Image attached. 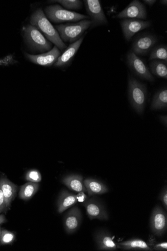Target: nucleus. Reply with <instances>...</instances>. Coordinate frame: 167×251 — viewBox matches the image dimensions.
<instances>
[{
  "label": "nucleus",
  "mask_w": 167,
  "mask_h": 251,
  "mask_svg": "<svg viewBox=\"0 0 167 251\" xmlns=\"http://www.w3.org/2000/svg\"><path fill=\"white\" fill-rule=\"evenodd\" d=\"M30 24L37 28L48 40L54 44L55 47L61 51L67 48L66 45L61 40L58 31L48 19L41 8L36 10L32 14Z\"/></svg>",
  "instance_id": "obj_1"
},
{
  "label": "nucleus",
  "mask_w": 167,
  "mask_h": 251,
  "mask_svg": "<svg viewBox=\"0 0 167 251\" xmlns=\"http://www.w3.org/2000/svg\"><path fill=\"white\" fill-rule=\"evenodd\" d=\"M147 88L132 75L128 77V95L130 104L135 111L141 115L145 109L147 100Z\"/></svg>",
  "instance_id": "obj_2"
},
{
  "label": "nucleus",
  "mask_w": 167,
  "mask_h": 251,
  "mask_svg": "<svg viewBox=\"0 0 167 251\" xmlns=\"http://www.w3.org/2000/svg\"><path fill=\"white\" fill-rule=\"evenodd\" d=\"M92 25L90 20H83L75 24L68 23L55 25V28L63 42L73 43L80 39Z\"/></svg>",
  "instance_id": "obj_3"
},
{
  "label": "nucleus",
  "mask_w": 167,
  "mask_h": 251,
  "mask_svg": "<svg viewBox=\"0 0 167 251\" xmlns=\"http://www.w3.org/2000/svg\"><path fill=\"white\" fill-rule=\"evenodd\" d=\"M22 35L28 47L35 51L48 52L52 50V44L35 27L29 24L22 28Z\"/></svg>",
  "instance_id": "obj_4"
},
{
  "label": "nucleus",
  "mask_w": 167,
  "mask_h": 251,
  "mask_svg": "<svg viewBox=\"0 0 167 251\" xmlns=\"http://www.w3.org/2000/svg\"><path fill=\"white\" fill-rule=\"evenodd\" d=\"M44 12L48 19L56 24L66 22H77L90 19L89 16L66 10L58 4L46 7Z\"/></svg>",
  "instance_id": "obj_5"
},
{
  "label": "nucleus",
  "mask_w": 167,
  "mask_h": 251,
  "mask_svg": "<svg viewBox=\"0 0 167 251\" xmlns=\"http://www.w3.org/2000/svg\"><path fill=\"white\" fill-rule=\"evenodd\" d=\"M87 13L91 19L93 28L99 26L107 25L108 20L98 0H85L84 1Z\"/></svg>",
  "instance_id": "obj_6"
},
{
  "label": "nucleus",
  "mask_w": 167,
  "mask_h": 251,
  "mask_svg": "<svg viewBox=\"0 0 167 251\" xmlns=\"http://www.w3.org/2000/svg\"><path fill=\"white\" fill-rule=\"evenodd\" d=\"M127 61L132 72L139 78L153 82L155 78L151 73L149 67L143 60L132 51L127 55Z\"/></svg>",
  "instance_id": "obj_7"
},
{
  "label": "nucleus",
  "mask_w": 167,
  "mask_h": 251,
  "mask_svg": "<svg viewBox=\"0 0 167 251\" xmlns=\"http://www.w3.org/2000/svg\"><path fill=\"white\" fill-rule=\"evenodd\" d=\"M157 42V37L146 33L137 37L132 44V52L137 55H144L148 53Z\"/></svg>",
  "instance_id": "obj_8"
},
{
  "label": "nucleus",
  "mask_w": 167,
  "mask_h": 251,
  "mask_svg": "<svg viewBox=\"0 0 167 251\" xmlns=\"http://www.w3.org/2000/svg\"><path fill=\"white\" fill-rule=\"evenodd\" d=\"M150 227L153 233L157 236H163L167 230L166 212L159 206L153 209L150 218Z\"/></svg>",
  "instance_id": "obj_9"
},
{
  "label": "nucleus",
  "mask_w": 167,
  "mask_h": 251,
  "mask_svg": "<svg viewBox=\"0 0 167 251\" xmlns=\"http://www.w3.org/2000/svg\"><path fill=\"white\" fill-rule=\"evenodd\" d=\"M121 25L125 39L130 41L137 32L144 30L151 26V22L139 19H124Z\"/></svg>",
  "instance_id": "obj_10"
},
{
  "label": "nucleus",
  "mask_w": 167,
  "mask_h": 251,
  "mask_svg": "<svg viewBox=\"0 0 167 251\" xmlns=\"http://www.w3.org/2000/svg\"><path fill=\"white\" fill-rule=\"evenodd\" d=\"M116 17L123 19L145 20L147 18L146 9L141 2L134 0Z\"/></svg>",
  "instance_id": "obj_11"
},
{
  "label": "nucleus",
  "mask_w": 167,
  "mask_h": 251,
  "mask_svg": "<svg viewBox=\"0 0 167 251\" xmlns=\"http://www.w3.org/2000/svg\"><path fill=\"white\" fill-rule=\"evenodd\" d=\"M90 220H108V213L102 203L95 199L86 200L83 203Z\"/></svg>",
  "instance_id": "obj_12"
},
{
  "label": "nucleus",
  "mask_w": 167,
  "mask_h": 251,
  "mask_svg": "<svg viewBox=\"0 0 167 251\" xmlns=\"http://www.w3.org/2000/svg\"><path fill=\"white\" fill-rule=\"evenodd\" d=\"M26 57L31 62L42 66H51L61 55L59 50L55 47L49 51L39 55L25 53Z\"/></svg>",
  "instance_id": "obj_13"
},
{
  "label": "nucleus",
  "mask_w": 167,
  "mask_h": 251,
  "mask_svg": "<svg viewBox=\"0 0 167 251\" xmlns=\"http://www.w3.org/2000/svg\"><path fill=\"white\" fill-rule=\"evenodd\" d=\"M82 215L79 208L74 207L71 209L64 218V226L66 232L72 234L76 232L82 223Z\"/></svg>",
  "instance_id": "obj_14"
},
{
  "label": "nucleus",
  "mask_w": 167,
  "mask_h": 251,
  "mask_svg": "<svg viewBox=\"0 0 167 251\" xmlns=\"http://www.w3.org/2000/svg\"><path fill=\"white\" fill-rule=\"evenodd\" d=\"M84 38L83 36L77 41L71 44L64 53L59 57L54 66L56 67H64L67 66L77 53Z\"/></svg>",
  "instance_id": "obj_15"
},
{
  "label": "nucleus",
  "mask_w": 167,
  "mask_h": 251,
  "mask_svg": "<svg viewBox=\"0 0 167 251\" xmlns=\"http://www.w3.org/2000/svg\"><path fill=\"white\" fill-rule=\"evenodd\" d=\"M0 188L3 191L7 207L9 210L12 202L16 197L18 187L3 174L0 175Z\"/></svg>",
  "instance_id": "obj_16"
},
{
  "label": "nucleus",
  "mask_w": 167,
  "mask_h": 251,
  "mask_svg": "<svg viewBox=\"0 0 167 251\" xmlns=\"http://www.w3.org/2000/svg\"><path fill=\"white\" fill-rule=\"evenodd\" d=\"M95 239L99 250L114 251L119 248L113 241L112 236L105 231H98L95 234Z\"/></svg>",
  "instance_id": "obj_17"
},
{
  "label": "nucleus",
  "mask_w": 167,
  "mask_h": 251,
  "mask_svg": "<svg viewBox=\"0 0 167 251\" xmlns=\"http://www.w3.org/2000/svg\"><path fill=\"white\" fill-rule=\"evenodd\" d=\"M78 202L76 195L64 190L60 193L57 200V211L63 213Z\"/></svg>",
  "instance_id": "obj_18"
},
{
  "label": "nucleus",
  "mask_w": 167,
  "mask_h": 251,
  "mask_svg": "<svg viewBox=\"0 0 167 251\" xmlns=\"http://www.w3.org/2000/svg\"><path fill=\"white\" fill-rule=\"evenodd\" d=\"M62 183L71 191L77 192H87L84 184L83 177L79 175H68L62 179Z\"/></svg>",
  "instance_id": "obj_19"
},
{
  "label": "nucleus",
  "mask_w": 167,
  "mask_h": 251,
  "mask_svg": "<svg viewBox=\"0 0 167 251\" xmlns=\"http://www.w3.org/2000/svg\"><path fill=\"white\" fill-rule=\"evenodd\" d=\"M84 184L87 192L90 196L103 195L109 192L107 187L97 179L88 178L84 180Z\"/></svg>",
  "instance_id": "obj_20"
},
{
  "label": "nucleus",
  "mask_w": 167,
  "mask_h": 251,
  "mask_svg": "<svg viewBox=\"0 0 167 251\" xmlns=\"http://www.w3.org/2000/svg\"><path fill=\"white\" fill-rule=\"evenodd\" d=\"M119 248L125 250L153 251L144 241L136 238L117 244Z\"/></svg>",
  "instance_id": "obj_21"
},
{
  "label": "nucleus",
  "mask_w": 167,
  "mask_h": 251,
  "mask_svg": "<svg viewBox=\"0 0 167 251\" xmlns=\"http://www.w3.org/2000/svg\"><path fill=\"white\" fill-rule=\"evenodd\" d=\"M167 108V88L159 90L154 96L150 109L152 110H166Z\"/></svg>",
  "instance_id": "obj_22"
},
{
  "label": "nucleus",
  "mask_w": 167,
  "mask_h": 251,
  "mask_svg": "<svg viewBox=\"0 0 167 251\" xmlns=\"http://www.w3.org/2000/svg\"><path fill=\"white\" fill-rule=\"evenodd\" d=\"M39 189V183L28 181L21 187L19 193V198L23 200L28 201L37 193Z\"/></svg>",
  "instance_id": "obj_23"
},
{
  "label": "nucleus",
  "mask_w": 167,
  "mask_h": 251,
  "mask_svg": "<svg viewBox=\"0 0 167 251\" xmlns=\"http://www.w3.org/2000/svg\"><path fill=\"white\" fill-rule=\"evenodd\" d=\"M150 68L152 75L167 79V63L160 60H153L150 63Z\"/></svg>",
  "instance_id": "obj_24"
},
{
  "label": "nucleus",
  "mask_w": 167,
  "mask_h": 251,
  "mask_svg": "<svg viewBox=\"0 0 167 251\" xmlns=\"http://www.w3.org/2000/svg\"><path fill=\"white\" fill-rule=\"evenodd\" d=\"M52 3H59L68 10H78L82 8L83 3L79 0H56V1H49Z\"/></svg>",
  "instance_id": "obj_25"
},
{
  "label": "nucleus",
  "mask_w": 167,
  "mask_h": 251,
  "mask_svg": "<svg viewBox=\"0 0 167 251\" xmlns=\"http://www.w3.org/2000/svg\"><path fill=\"white\" fill-rule=\"evenodd\" d=\"M149 59L160 60L167 63V48L166 45L158 46L151 52Z\"/></svg>",
  "instance_id": "obj_26"
},
{
  "label": "nucleus",
  "mask_w": 167,
  "mask_h": 251,
  "mask_svg": "<svg viewBox=\"0 0 167 251\" xmlns=\"http://www.w3.org/2000/svg\"><path fill=\"white\" fill-rule=\"evenodd\" d=\"M15 239L16 235L14 233L2 229L1 237H0V244L1 245L11 244L14 242Z\"/></svg>",
  "instance_id": "obj_27"
},
{
  "label": "nucleus",
  "mask_w": 167,
  "mask_h": 251,
  "mask_svg": "<svg viewBox=\"0 0 167 251\" xmlns=\"http://www.w3.org/2000/svg\"><path fill=\"white\" fill-rule=\"evenodd\" d=\"M149 246L152 250L155 251H167V242H158L156 238L153 236L149 237L148 244Z\"/></svg>",
  "instance_id": "obj_28"
},
{
  "label": "nucleus",
  "mask_w": 167,
  "mask_h": 251,
  "mask_svg": "<svg viewBox=\"0 0 167 251\" xmlns=\"http://www.w3.org/2000/svg\"><path fill=\"white\" fill-rule=\"evenodd\" d=\"M25 179L28 181L39 183L42 180V176L39 171L32 169L28 171L25 175Z\"/></svg>",
  "instance_id": "obj_29"
},
{
  "label": "nucleus",
  "mask_w": 167,
  "mask_h": 251,
  "mask_svg": "<svg viewBox=\"0 0 167 251\" xmlns=\"http://www.w3.org/2000/svg\"><path fill=\"white\" fill-rule=\"evenodd\" d=\"M8 210L3 191L0 188V214H6Z\"/></svg>",
  "instance_id": "obj_30"
},
{
  "label": "nucleus",
  "mask_w": 167,
  "mask_h": 251,
  "mask_svg": "<svg viewBox=\"0 0 167 251\" xmlns=\"http://www.w3.org/2000/svg\"><path fill=\"white\" fill-rule=\"evenodd\" d=\"M160 200L162 201L165 210H167V190L166 187L161 194Z\"/></svg>",
  "instance_id": "obj_31"
},
{
  "label": "nucleus",
  "mask_w": 167,
  "mask_h": 251,
  "mask_svg": "<svg viewBox=\"0 0 167 251\" xmlns=\"http://www.w3.org/2000/svg\"><path fill=\"white\" fill-rule=\"evenodd\" d=\"M76 198L78 202H84L88 200L87 195L83 192H79V193L76 195Z\"/></svg>",
  "instance_id": "obj_32"
},
{
  "label": "nucleus",
  "mask_w": 167,
  "mask_h": 251,
  "mask_svg": "<svg viewBox=\"0 0 167 251\" xmlns=\"http://www.w3.org/2000/svg\"><path fill=\"white\" fill-rule=\"evenodd\" d=\"M143 2L148 6H152L157 1L156 0H144Z\"/></svg>",
  "instance_id": "obj_33"
},
{
  "label": "nucleus",
  "mask_w": 167,
  "mask_h": 251,
  "mask_svg": "<svg viewBox=\"0 0 167 251\" xmlns=\"http://www.w3.org/2000/svg\"><path fill=\"white\" fill-rule=\"evenodd\" d=\"M161 122L166 126H167V116H162L160 117Z\"/></svg>",
  "instance_id": "obj_34"
},
{
  "label": "nucleus",
  "mask_w": 167,
  "mask_h": 251,
  "mask_svg": "<svg viewBox=\"0 0 167 251\" xmlns=\"http://www.w3.org/2000/svg\"><path fill=\"white\" fill-rule=\"evenodd\" d=\"M7 222V220L3 214H0V225H1L2 224L6 223Z\"/></svg>",
  "instance_id": "obj_35"
},
{
  "label": "nucleus",
  "mask_w": 167,
  "mask_h": 251,
  "mask_svg": "<svg viewBox=\"0 0 167 251\" xmlns=\"http://www.w3.org/2000/svg\"><path fill=\"white\" fill-rule=\"evenodd\" d=\"M160 3L164 6H167V0H162V1H160Z\"/></svg>",
  "instance_id": "obj_36"
},
{
  "label": "nucleus",
  "mask_w": 167,
  "mask_h": 251,
  "mask_svg": "<svg viewBox=\"0 0 167 251\" xmlns=\"http://www.w3.org/2000/svg\"><path fill=\"white\" fill-rule=\"evenodd\" d=\"M1 226H0V237H1Z\"/></svg>",
  "instance_id": "obj_37"
}]
</instances>
